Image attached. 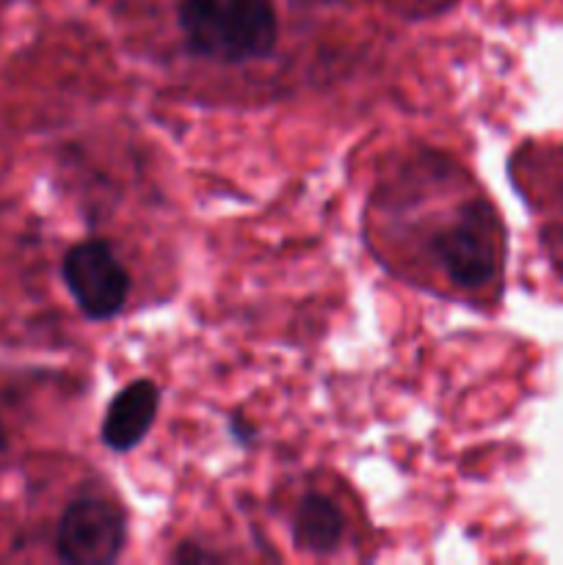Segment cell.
Returning a JSON list of instances; mask_svg holds the SVG:
<instances>
[{
	"label": "cell",
	"instance_id": "6da1fadb",
	"mask_svg": "<svg viewBox=\"0 0 563 565\" xmlns=\"http://www.w3.org/2000/svg\"><path fill=\"white\" fill-rule=\"evenodd\" d=\"M180 25L191 50L224 64L263 58L276 44L268 0H182Z\"/></svg>",
	"mask_w": 563,
	"mask_h": 565
},
{
	"label": "cell",
	"instance_id": "7a4b0ae2",
	"mask_svg": "<svg viewBox=\"0 0 563 565\" xmlns=\"http://www.w3.org/2000/svg\"><path fill=\"white\" fill-rule=\"evenodd\" d=\"M434 252L447 276L461 287H484L500 274V221L486 202L464 204L458 218L442 230Z\"/></svg>",
	"mask_w": 563,
	"mask_h": 565
},
{
	"label": "cell",
	"instance_id": "3957f363",
	"mask_svg": "<svg viewBox=\"0 0 563 565\" xmlns=\"http://www.w3.org/2000/svg\"><path fill=\"white\" fill-rule=\"evenodd\" d=\"M64 281L75 296L77 307L92 320H108L125 307L127 281L125 268L105 243L88 241L72 248L64 257Z\"/></svg>",
	"mask_w": 563,
	"mask_h": 565
},
{
	"label": "cell",
	"instance_id": "277c9868",
	"mask_svg": "<svg viewBox=\"0 0 563 565\" xmlns=\"http://www.w3.org/2000/svg\"><path fill=\"white\" fill-rule=\"evenodd\" d=\"M59 555L72 565L114 563L125 544L121 513L105 500H77L64 511L59 524Z\"/></svg>",
	"mask_w": 563,
	"mask_h": 565
},
{
	"label": "cell",
	"instance_id": "5b68a950",
	"mask_svg": "<svg viewBox=\"0 0 563 565\" xmlns=\"http://www.w3.org/2000/svg\"><path fill=\"white\" fill-rule=\"evenodd\" d=\"M160 392L152 381H136L116 395L103 423V441L116 452L132 450L152 428Z\"/></svg>",
	"mask_w": 563,
	"mask_h": 565
},
{
	"label": "cell",
	"instance_id": "8992f818",
	"mask_svg": "<svg viewBox=\"0 0 563 565\" xmlns=\"http://www.w3.org/2000/svg\"><path fill=\"white\" fill-rule=\"evenodd\" d=\"M342 530L346 524H342V513L334 502L320 494L304 497L296 511V522H293V539L301 550L326 555L340 544Z\"/></svg>",
	"mask_w": 563,
	"mask_h": 565
},
{
	"label": "cell",
	"instance_id": "52a82bcc",
	"mask_svg": "<svg viewBox=\"0 0 563 565\" xmlns=\"http://www.w3.org/2000/svg\"><path fill=\"white\" fill-rule=\"evenodd\" d=\"M0 445H3V436H0Z\"/></svg>",
	"mask_w": 563,
	"mask_h": 565
}]
</instances>
